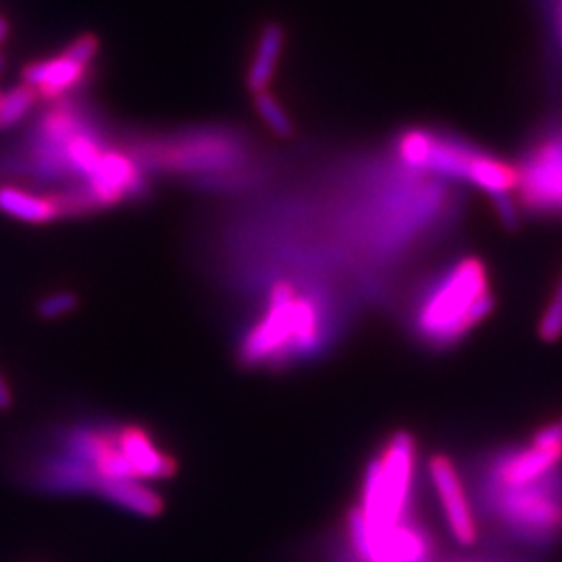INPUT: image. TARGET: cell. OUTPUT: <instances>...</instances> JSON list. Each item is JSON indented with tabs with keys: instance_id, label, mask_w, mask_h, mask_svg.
Returning a JSON list of instances; mask_svg holds the SVG:
<instances>
[{
	"instance_id": "obj_1",
	"label": "cell",
	"mask_w": 562,
	"mask_h": 562,
	"mask_svg": "<svg viewBox=\"0 0 562 562\" xmlns=\"http://www.w3.org/2000/svg\"><path fill=\"white\" fill-rule=\"evenodd\" d=\"M334 313L325 294L278 280L267 292L261 317L240 344V361L248 367H283L313 359L331 341Z\"/></svg>"
},
{
	"instance_id": "obj_2",
	"label": "cell",
	"mask_w": 562,
	"mask_h": 562,
	"mask_svg": "<svg viewBox=\"0 0 562 562\" xmlns=\"http://www.w3.org/2000/svg\"><path fill=\"white\" fill-rule=\"evenodd\" d=\"M494 306L485 265L477 257H462L434 276L417 294L411 327L417 340L442 350L464 340Z\"/></svg>"
},
{
	"instance_id": "obj_3",
	"label": "cell",
	"mask_w": 562,
	"mask_h": 562,
	"mask_svg": "<svg viewBox=\"0 0 562 562\" xmlns=\"http://www.w3.org/2000/svg\"><path fill=\"white\" fill-rule=\"evenodd\" d=\"M483 504L517 540L550 543L562 536V467L527 483L483 480Z\"/></svg>"
},
{
	"instance_id": "obj_4",
	"label": "cell",
	"mask_w": 562,
	"mask_h": 562,
	"mask_svg": "<svg viewBox=\"0 0 562 562\" xmlns=\"http://www.w3.org/2000/svg\"><path fill=\"white\" fill-rule=\"evenodd\" d=\"M142 157L148 165L153 162L167 171L215 180L246 171L252 155L240 132L229 127H202L146 142Z\"/></svg>"
},
{
	"instance_id": "obj_5",
	"label": "cell",
	"mask_w": 562,
	"mask_h": 562,
	"mask_svg": "<svg viewBox=\"0 0 562 562\" xmlns=\"http://www.w3.org/2000/svg\"><path fill=\"white\" fill-rule=\"evenodd\" d=\"M415 473V440L398 431L382 454L367 467L359 510L371 529H385L402 521L411 498Z\"/></svg>"
},
{
	"instance_id": "obj_6",
	"label": "cell",
	"mask_w": 562,
	"mask_h": 562,
	"mask_svg": "<svg viewBox=\"0 0 562 562\" xmlns=\"http://www.w3.org/2000/svg\"><path fill=\"white\" fill-rule=\"evenodd\" d=\"M487 153L452 134L436 130H406L396 140V159L425 176L471 181Z\"/></svg>"
},
{
	"instance_id": "obj_7",
	"label": "cell",
	"mask_w": 562,
	"mask_h": 562,
	"mask_svg": "<svg viewBox=\"0 0 562 562\" xmlns=\"http://www.w3.org/2000/svg\"><path fill=\"white\" fill-rule=\"evenodd\" d=\"M99 53V36L83 32L65 48H60L59 53L27 63L21 71V81L32 86L41 101H60L86 81Z\"/></svg>"
},
{
	"instance_id": "obj_8",
	"label": "cell",
	"mask_w": 562,
	"mask_h": 562,
	"mask_svg": "<svg viewBox=\"0 0 562 562\" xmlns=\"http://www.w3.org/2000/svg\"><path fill=\"white\" fill-rule=\"evenodd\" d=\"M519 169V199L538 215L562 213V130L533 144Z\"/></svg>"
},
{
	"instance_id": "obj_9",
	"label": "cell",
	"mask_w": 562,
	"mask_h": 562,
	"mask_svg": "<svg viewBox=\"0 0 562 562\" xmlns=\"http://www.w3.org/2000/svg\"><path fill=\"white\" fill-rule=\"evenodd\" d=\"M429 475L438 490L443 517L450 527V533L462 546H471L477 540V525L473 519L469 501L464 498L461 477L452 461L443 454L434 457L429 462Z\"/></svg>"
},
{
	"instance_id": "obj_10",
	"label": "cell",
	"mask_w": 562,
	"mask_h": 562,
	"mask_svg": "<svg viewBox=\"0 0 562 562\" xmlns=\"http://www.w3.org/2000/svg\"><path fill=\"white\" fill-rule=\"evenodd\" d=\"M115 442L138 480H165L173 477V473L178 471L176 461L161 452L140 427L121 429L115 436Z\"/></svg>"
},
{
	"instance_id": "obj_11",
	"label": "cell",
	"mask_w": 562,
	"mask_h": 562,
	"mask_svg": "<svg viewBox=\"0 0 562 562\" xmlns=\"http://www.w3.org/2000/svg\"><path fill=\"white\" fill-rule=\"evenodd\" d=\"M281 50H283V30L278 23H269L259 36V44L255 48L252 63L246 74V86L252 94L267 92L269 83L276 76Z\"/></svg>"
},
{
	"instance_id": "obj_12",
	"label": "cell",
	"mask_w": 562,
	"mask_h": 562,
	"mask_svg": "<svg viewBox=\"0 0 562 562\" xmlns=\"http://www.w3.org/2000/svg\"><path fill=\"white\" fill-rule=\"evenodd\" d=\"M0 213L32 225L59 220V211L53 199L30 194L15 186H0Z\"/></svg>"
},
{
	"instance_id": "obj_13",
	"label": "cell",
	"mask_w": 562,
	"mask_h": 562,
	"mask_svg": "<svg viewBox=\"0 0 562 562\" xmlns=\"http://www.w3.org/2000/svg\"><path fill=\"white\" fill-rule=\"evenodd\" d=\"M101 496L121 508H127L140 517H157L162 513V498L142 485L138 480H121V482H99L97 490Z\"/></svg>"
},
{
	"instance_id": "obj_14",
	"label": "cell",
	"mask_w": 562,
	"mask_h": 562,
	"mask_svg": "<svg viewBox=\"0 0 562 562\" xmlns=\"http://www.w3.org/2000/svg\"><path fill=\"white\" fill-rule=\"evenodd\" d=\"M38 101V92L23 81L9 90H0V132L11 130L25 120Z\"/></svg>"
},
{
	"instance_id": "obj_15",
	"label": "cell",
	"mask_w": 562,
	"mask_h": 562,
	"mask_svg": "<svg viewBox=\"0 0 562 562\" xmlns=\"http://www.w3.org/2000/svg\"><path fill=\"white\" fill-rule=\"evenodd\" d=\"M255 102H257V111L261 115L262 121L278 134V136H292L294 132V125L290 117L285 115V111L281 109L280 102L276 101L269 90L261 92V94H255Z\"/></svg>"
},
{
	"instance_id": "obj_16",
	"label": "cell",
	"mask_w": 562,
	"mask_h": 562,
	"mask_svg": "<svg viewBox=\"0 0 562 562\" xmlns=\"http://www.w3.org/2000/svg\"><path fill=\"white\" fill-rule=\"evenodd\" d=\"M562 336V276L554 296L550 304L543 311L542 319H540V338L543 341L559 340Z\"/></svg>"
},
{
	"instance_id": "obj_17",
	"label": "cell",
	"mask_w": 562,
	"mask_h": 562,
	"mask_svg": "<svg viewBox=\"0 0 562 562\" xmlns=\"http://www.w3.org/2000/svg\"><path fill=\"white\" fill-rule=\"evenodd\" d=\"M78 308V296L74 292H59L42 299L36 306L42 319H59Z\"/></svg>"
},
{
	"instance_id": "obj_18",
	"label": "cell",
	"mask_w": 562,
	"mask_h": 562,
	"mask_svg": "<svg viewBox=\"0 0 562 562\" xmlns=\"http://www.w3.org/2000/svg\"><path fill=\"white\" fill-rule=\"evenodd\" d=\"M492 202H494V209H496V213H498L504 227L517 229V225H519V209H517V202L508 196V192L492 194Z\"/></svg>"
},
{
	"instance_id": "obj_19",
	"label": "cell",
	"mask_w": 562,
	"mask_h": 562,
	"mask_svg": "<svg viewBox=\"0 0 562 562\" xmlns=\"http://www.w3.org/2000/svg\"><path fill=\"white\" fill-rule=\"evenodd\" d=\"M531 442L543 446V448H562V419L542 427V429L533 436Z\"/></svg>"
},
{
	"instance_id": "obj_20",
	"label": "cell",
	"mask_w": 562,
	"mask_h": 562,
	"mask_svg": "<svg viewBox=\"0 0 562 562\" xmlns=\"http://www.w3.org/2000/svg\"><path fill=\"white\" fill-rule=\"evenodd\" d=\"M373 533V531H371ZM367 562H401L385 546H383L375 536H373V542H371V548H369V552H367Z\"/></svg>"
},
{
	"instance_id": "obj_21",
	"label": "cell",
	"mask_w": 562,
	"mask_h": 562,
	"mask_svg": "<svg viewBox=\"0 0 562 562\" xmlns=\"http://www.w3.org/2000/svg\"><path fill=\"white\" fill-rule=\"evenodd\" d=\"M13 406V394H11V385L4 380L2 371H0V411H9Z\"/></svg>"
},
{
	"instance_id": "obj_22",
	"label": "cell",
	"mask_w": 562,
	"mask_h": 562,
	"mask_svg": "<svg viewBox=\"0 0 562 562\" xmlns=\"http://www.w3.org/2000/svg\"><path fill=\"white\" fill-rule=\"evenodd\" d=\"M9 34H11V21L7 20V18L0 13V48L4 46Z\"/></svg>"
},
{
	"instance_id": "obj_23",
	"label": "cell",
	"mask_w": 562,
	"mask_h": 562,
	"mask_svg": "<svg viewBox=\"0 0 562 562\" xmlns=\"http://www.w3.org/2000/svg\"><path fill=\"white\" fill-rule=\"evenodd\" d=\"M561 44H562V11H561Z\"/></svg>"
}]
</instances>
